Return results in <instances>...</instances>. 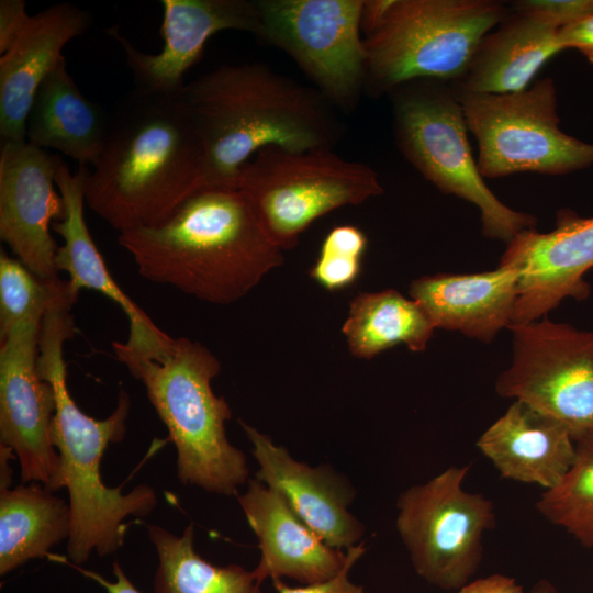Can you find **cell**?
I'll return each mask as SVG.
<instances>
[{
  "instance_id": "1",
  "label": "cell",
  "mask_w": 593,
  "mask_h": 593,
  "mask_svg": "<svg viewBox=\"0 0 593 593\" xmlns=\"http://www.w3.org/2000/svg\"><path fill=\"white\" fill-rule=\"evenodd\" d=\"M203 154V187H233L260 149L333 148L343 134L339 111L316 88L262 63L220 66L180 92Z\"/></svg>"
},
{
  "instance_id": "2",
  "label": "cell",
  "mask_w": 593,
  "mask_h": 593,
  "mask_svg": "<svg viewBox=\"0 0 593 593\" xmlns=\"http://www.w3.org/2000/svg\"><path fill=\"white\" fill-rule=\"evenodd\" d=\"M118 243L144 279L222 305L284 260L246 194L226 186L199 189L163 223L121 232Z\"/></svg>"
},
{
  "instance_id": "3",
  "label": "cell",
  "mask_w": 593,
  "mask_h": 593,
  "mask_svg": "<svg viewBox=\"0 0 593 593\" xmlns=\"http://www.w3.org/2000/svg\"><path fill=\"white\" fill-rule=\"evenodd\" d=\"M203 154L180 93L134 88L110 112L85 200L119 233L155 226L203 188Z\"/></svg>"
},
{
  "instance_id": "4",
  "label": "cell",
  "mask_w": 593,
  "mask_h": 593,
  "mask_svg": "<svg viewBox=\"0 0 593 593\" xmlns=\"http://www.w3.org/2000/svg\"><path fill=\"white\" fill-rule=\"evenodd\" d=\"M75 334V322L65 313L52 312L42 323L37 367L55 392L56 409L51 426L58 452L63 488L69 495L71 532L67 555L74 566L92 553L107 556L124 544V521L144 517L157 504L156 492L139 484L127 494L107 486L101 478V459L109 444L123 439L130 413V396L122 389L114 411L104 419L87 415L71 398L67 384L65 343Z\"/></svg>"
},
{
  "instance_id": "5",
  "label": "cell",
  "mask_w": 593,
  "mask_h": 593,
  "mask_svg": "<svg viewBox=\"0 0 593 593\" xmlns=\"http://www.w3.org/2000/svg\"><path fill=\"white\" fill-rule=\"evenodd\" d=\"M116 359L139 380L177 450V475L186 485L233 496L248 482L245 454L233 446L225 424L228 403L211 387L221 362L201 343L167 335L142 346L113 342Z\"/></svg>"
},
{
  "instance_id": "6",
  "label": "cell",
  "mask_w": 593,
  "mask_h": 593,
  "mask_svg": "<svg viewBox=\"0 0 593 593\" xmlns=\"http://www.w3.org/2000/svg\"><path fill=\"white\" fill-rule=\"evenodd\" d=\"M506 12L493 0H391L365 33V90L389 93L417 79L457 81Z\"/></svg>"
},
{
  "instance_id": "7",
  "label": "cell",
  "mask_w": 593,
  "mask_h": 593,
  "mask_svg": "<svg viewBox=\"0 0 593 593\" xmlns=\"http://www.w3.org/2000/svg\"><path fill=\"white\" fill-rule=\"evenodd\" d=\"M389 96L394 141L401 154L438 190L474 204L484 236L507 244L518 233L535 228L536 216L511 209L486 186L450 82L412 80Z\"/></svg>"
},
{
  "instance_id": "8",
  "label": "cell",
  "mask_w": 593,
  "mask_h": 593,
  "mask_svg": "<svg viewBox=\"0 0 593 593\" xmlns=\"http://www.w3.org/2000/svg\"><path fill=\"white\" fill-rule=\"evenodd\" d=\"M234 188L246 194L282 250L294 248L318 217L383 192L374 169L327 147H265L239 169Z\"/></svg>"
},
{
  "instance_id": "9",
  "label": "cell",
  "mask_w": 593,
  "mask_h": 593,
  "mask_svg": "<svg viewBox=\"0 0 593 593\" xmlns=\"http://www.w3.org/2000/svg\"><path fill=\"white\" fill-rule=\"evenodd\" d=\"M456 93L478 143L477 166L483 178L564 175L593 165V144L559 127L551 78L513 93Z\"/></svg>"
},
{
  "instance_id": "10",
  "label": "cell",
  "mask_w": 593,
  "mask_h": 593,
  "mask_svg": "<svg viewBox=\"0 0 593 593\" xmlns=\"http://www.w3.org/2000/svg\"><path fill=\"white\" fill-rule=\"evenodd\" d=\"M470 466H450L396 501V532L415 572L441 590H459L477 572L493 502L463 488Z\"/></svg>"
},
{
  "instance_id": "11",
  "label": "cell",
  "mask_w": 593,
  "mask_h": 593,
  "mask_svg": "<svg viewBox=\"0 0 593 593\" xmlns=\"http://www.w3.org/2000/svg\"><path fill=\"white\" fill-rule=\"evenodd\" d=\"M256 37L284 52L338 110L366 85L365 0H256Z\"/></svg>"
},
{
  "instance_id": "12",
  "label": "cell",
  "mask_w": 593,
  "mask_h": 593,
  "mask_svg": "<svg viewBox=\"0 0 593 593\" xmlns=\"http://www.w3.org/2000/svg\"><path fill=\"white\" fill-rule=\"evenodd\" d=\"M508 329L513 358L496 379L497 394L529 404L573 433L593 430V332L546 316Z\"/></svg>"
},
{
  "instance_id": "13",
  "label": "cell",
  "mask_w": 593,
  "mask_h": 593,
  "mask_svg": "<svg viewBox=\"0 0 593 593\" xmlns=\"http://www.w3.org/2000/svg\"><path fill=\"white\" fill-rule=\"evenodd\" d=\"M41 327L20 325L0 339V445L15 455L22 483L55 492L63 488L51 436L56 400L37 367Z\"/></svg>"
},
{
  "instance_id": "14",
  "label": "cell",
  "mask_w": 593,
  "mask_h": 593,
  "mask_svg": "<svg viewBox=\"0 0 593 593\" xmlns=\"http://www.w3.org/2000/svg\"><path fill=\"white\" fill-rule=\"evenodd\" d=\"M59 156L27 141L2 142L0 153V238L29 270L48 283L61 279L58 248L51 233L65 214L55 190Z\"/></svg>"
},
{
  "instance_id": "15",
  "label": "cell",
  "mask_w": 593,
  "mask_h": 593,
  "mask_svg": "<svg viewBox=\"0 0 593 593\" xmlns=\"http://www.w3.org/2000/svg\"><path fill=\"white\" fill-rule=\"evenodd\" d=\"M500 265L518 272L510 326L538 321L567 298H588L590 286L583 277L593 268V216L559 210L555 230L518 233L507 243Z\"/></svg>"
},
{
  "instance_id": "16",
  "label": "cell",
  "mask_w": 593,
  "mask_h": 593,
  "mask_svg": "<svg viewBox=\"0 0 593 593\" xmlns=\"http://www.w3.org/2000/svg\"><path fill=\"white\" fill-rule=\"evenodd\" d=\"M160 34L163 47L155 54L137 49L118 27L107 33L122 47L135 88L178 94L186 86L184 75L201 58L209 38L235 30L256 36V0H163Z\"/></svg>"
},
{
  "instance_id": "17",
  "label": "cell",
  "mask_w": 593,
  "mask_h": 593,
  "mask_svg": "<svg viewBox=\"0 0 593 593\" xmlns=\"http://www.w3.org/2000/svg\"><path fill=\"white\" fill-rule=\"evenodd\" d=\"M258 465L255 478L279 492L327 545L348 549L361 542L366 528L349 511L356 491L329 465L311 467L295 460L271 437L239 419Z\"/></svg>"
},
{
  "instance_id": "18",
  "label": "cell",
  "mask_w": 593,
  "mask_h": 593,
  "mask_svg": "<svg viewBox=\"0 0 593 593\" xmlns=\"http://www.w3.org/2000/svg\"><path fill=\"white\" fill-rule=\"evenodd\" d=\"M237 499L258 540L260 559L253 574L260 584L283 577L303 584L320 583L344 567L347 552L327 545L276 490L255 478Z\"/></svg>"
},
{
  "instance_id": "19",
  "label": "cell",
  "mask_w": 593,
  "mask_h": 593,
  "mask_svg": "<svg viewBox=\"0 0 593 593\" xmlns=\"http://www.w3.org/2000/svg\"><path fill=\"white\" fill-rule=\"evenodd\" d=\"M88 12L56 3L31 15L14 44L0 57V135L2 142H25L26 119L35 93L54 69L65 45L83 34Z\"/></svg>"
},
{
  "instance_id": "20",
  "label": "cell",
  "mask_w": 593,
  "mask_h": 593,
  "mask_svg": "<svg viewBox=\"0 0 593 593\" xmlns=\"http://www.w3.org/2000/svg\"><path fill=\"white\" fill-rule=\"evenodd\" d=\"M477 447L503 478L545 491L561 481L575 456L573 432L519 400L483 432Z\"/></svg>"
},
{
  "instance_id": "21",
  "label": "cell",
  "mask_w": 593,
  "mask_h": 593,
  "mask_svg": "<svg viewBox=\"0 0 593 593\" xmlns=\"http://www.w3.org/2000/svg\"><path fill=\"white\" fill-rule=\"evenodd\" d=\"M89 175L87 166H79L71 172L67 164L59 158L55 183L64 200L65 214L52 228L61 238L55 256V266L68 275L67 289L77 301L81 289H91L119 305L128 321L130 345H147L163 339L167 333L120 288L112 278L105 261L94 244L83 214L85 189Z\"/></svg>"
},
{
  "instance_id": "22",
  "label": "cell",
  "mask_w": 593,
  "mask_h": 593,
  "mask_svg": "<svg viewBox=\"0 0 593 593\" xmlns=\"http://www.w3.org/2000/svg\"><path fill=\"white\" fill-rule=\"evenodd\" d=\"M518 272L499 265L479 273H437L414 279L409 293L435 328L489 343L511 324Z\"/></svg>"
},
{
  "instance_id": "23",
  "label": "cell",
  "mask_w": 593,
  "mask_h": 593,
  "mask_svg": "<svg viewBox=\"0 0 593 593\" xmlns=\"http://www.w3.org/2000/svg\"><path fill=\"white\" fill-rule=\"evenodd\" d=\"M558 32L545 19L513 4L480 41L463 75L450 85L457 92L522 91L547 60L563 51Z\"/></svg>"
},
{
  "instance_id": "24",
  "label": "cell",
  "mask_w": 593,
  "mask_h": 593,
  "mask_svg": "<svg viewBox=\"0 0 593 593\" xmlns=\"http://www.w3.org/2000/svg\"><path fill=\"white\" fill-rule=\"evenodd\" d=\"M110 113L78 88L63 56L38 87L26 119L27 142L94 166L109 132Z\"/></svg>"
},
{
  "instance_id": "25",
  "label": "cell",
  "mask_w": 593,
  "mask_h": 593,
  "mask_svg": "<svg viewBox=\"0 0 593 593\" xmlns=\"http://www.w3.org/2000/svg\"><path fill=\"white\" fill-rule=\"evenodd\" d=\"M71 532L69 503L38 483L0 489V574L49 550Z\"/></svg>"
},
{
  "instance_id": "26",
  "label": "cell",
  "mask_w": 593,
  "mask_h": 593,
  "mask_svg": "<svg viewBox=\"0 0 593 593\" xmlns=\"http://www.w3.org/2000/svg\"><path fill=\"white\" fill-rule=\"evenodd\" d=\"M435 327L422 307L394 289L360 292L349 303L342 332L357 358L370 359L396 346L426 349Z\"/></svg>"
},
{
  "instance_id": "27",
  "label": "cell",
  "mask_w": 593,
  "mask_h": 593,
  "mask_svg": "<svg viewBox=\"0 0 593 593\" xmlns=\"http://www.w3.org/2000/svg\"><path fill=\"white\" fill-rule=\"evenodd\" d=\"M147 532L158 556L155 593H264L253 571L203 559L194 549L192 523L181 535L158 525H147Z\"/></svg>"
},
{
  "instance_id": "28",
  "label": "cell",
  "mask_w": 593,
  "mask_h": 593,
  "mask_svg": "<svg viewBox=\"0 0 593 593\" xmlns=\"http://www.w3.org/2000/svg\"><path fill=\"white\" fill-rule=\"evenodd\" d=\"M574 460L552 489L539 496L536 508L584 547H593V430L573 433Z\"/></svg>"
},
{
  "instance_id": "29",
  "label": "cell",
  "mask_w": 593,
  "mask_h": 593,
  "mask_svg": "<svg viewBox=\"0 0 593 593\" xmlns=\"http://www.w3.org/2000/svg\"><path fill=\"white\" fill-rule=\"evenodd\" d=\"M65 286L48 283L18 258L0 253V339L20 325L43 322L54 295Z\"/></svg>"
},
{
  "instance_id": "30",
  "label": "cell",
  "mask_w": 593,
  "mask_h": 593,
  "mask_svg": "<svg viewBox=\"0 0 593 593\" xmlns=\"http://www.w3.org/2000/svg\"><path fill=\"white\" fill-rule=\"evenodd\" d=\"M367 246V236L359 227L349 224L333 227L321 244L310 269L311 278L331 292L349 288L361 273Z\"/></svg>"
},
{
  "instance_id": "31",
  "label": "cell",
  "mask_w": 593,
  "mask_h": 593,
  "mask_svg": "<svg viewBox=\"0 0 593 593\" xmlns=\"http://www.w3.org/2000/svg\"><path fill=\"white\" fill-rule=\"evenodd\" d=\"M347 558L342 570L332 579L313 584H304L303 586H290L281 579L273 580V586L277 593H363L362 585L354 583L349 573L354 564L366 552L365 542L361 541L346 549Z\"/></svg>"
},
{
  "instance_id": "32",
  "label": "cell",
  "mask_w": 593,
  "mask_h": 593,
  "mask_svg": "<svg viewBox=\"0 0 593 593\" xmlns=\"http://www.w3.org/2000/svg\"><path fill=\"white\" fill-rule=\"evenodd\" d=\"M514 4L537 14L559 30L593 14V0H524Z\"/></svg>"
},
{
  "instance_id": "33",
  "label": "cell",
  "mask_w": 593,
  "mask_h": 593,
  "mask_svg": "<svg viewBox=\"0 0 593 593\" xmlns=\"http://www.w3.org/2000/svg\"><path fill=\"white\" fill-rule=\"evenodd\" d=\"M24 0L0 1V53L4 54L27 25L31 15L26 13Z\"/></svg>"
},
{
  "instance_id": "34",
  "label": "cell",
  "mask_w": 593,
  "mask_h": 593,
  "mask_svg": "<svg viewBox=\"0 0 593 593\" xmlns=\"http://www.w3.org/2000/svg\"><path fill=\"white\" fill-rule=\"evenodd\" d=\"M558 40L563 51L577 49L593 64V14L560 29Z\"/></svg>"
},
{
  "instance_id": "35",
  "label": "cell",
  "mask_w": 593,
  "mask_h": 593,
  "mask_svg": "<svg viewBox=\"0 0 593 593\" xmlns=\"http://www.w3.org/2000/svg\"><path fill=\"white\" fill-rule=\"evenodd\" d=\"M456 593H523V589L513 578L492 574L468 582Z\"/></svg>"
},
{
  "instance_id": "36",
  "label": "cell",
  "mask_w": 593,
  "mask_h": 593,
  "mask_svg": "<svg viewBox=\"0 0 593 593\" xmlns=\"http://www.w3.org/2000/svg\"><path fill=\"white\" fill-rule=\"evenodd\" d=\"M71 567L78 570L83 575L96 581L98 584L104 588L108 593H142L137 588L133 585V583L130 581L122 567L118 562L113 563V574L115 577L114 582H110L102 575L91 570L82 569L79 566L71 564Z\"/></svg>"
},
{
  "instance_id": "37",
  "label": "cell",
  "mask_w": 593,
  "mask_h": 593,
  "mask_svg": "<svg viewBox=\"0 0 593 593\" xmlns=\"http://www.w3.org/2000/svg\"><path fill=\"white\" fill-rule=\"evenodd\" d=\"M15 458L13 451L0 445V489L10 488L12 481V470L9 460Z\"/></svg>"
},
{
  "instance_id": "38",
  "label": "cell",
  "mask_w": 593,
  "mask_h": 593,
  "mask_svg": "<svg viewBox=\"0 0 593 593\" xmlns=\"http://www.w3.org/2000/svg\"><path fill=\"white\" fill-rule=\"evenodd\" d=\"M529 593H557L553 585L547 580L539 581Z\"/></svg>"
}]
</instances>
